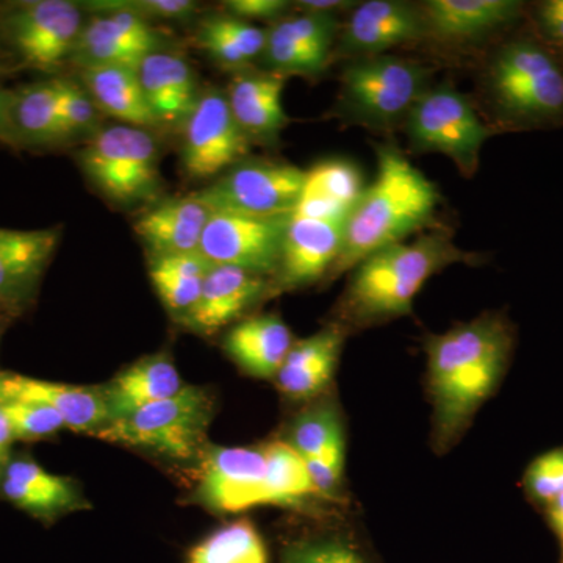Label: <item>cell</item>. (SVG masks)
Returning <instances> with one entry per match:
<instances>
[{
	"label": "cell",
	"instance_id": "6da1fadb",
	"mask_svg": "<svg viewBox=\"0 0 563 563\" xmlns=\"http://www.w3.org/2000/svg\"><path fill=\"white\" fill-rule=\"evenodd\" d=\"M514 344L512 322L501 313H485L443 335L429 336L428 390L437 453L461 440L479 407L501 384Z\"/></svg>",
	"mask_w": 563,
	"mask_h": 563
},
{
	"label": "cell",
	"instance_id": "7a4b0ae2",
	"mask_svg": "<svg viewBox=\"0 0 563 563\" xmlns=\"http://www.w3.org/2000/svg\"><path fill=\"white\" fill-rule=\"evenodd\" d=\"M376 154V177L347 218L342 251L328 274L329 280L435 220L440 206L435 185L395 144H380Z\"/></svg>",
	"mask_w": 563,
	"mask_h": 563
},
{
	"label": "cell",
	"instance_id": "3957f363",
	"mask_svg": "<svg viewBox=\"0 0 563 563\" xmlns=\"http://www.w3.org/2000/svg\"><path fill=\"white\" fill-rule=\"evenodd\" d=\"M474 258L476 255L459 250L451 233L442 229L374 252L352 269L340 303V324L368 328L406 317L412 313L415 296L426 282L454 263Z\"/></svg>",
	"mask_w": 563,
	"mask_h": 563
},
{
	"label": "cell",
	"instance_id": "277c9868",
	"mask_svg": "<svg viewBox=\"0 0 563 563\" xmlns=\"http://www.w3.org/2000/svg\"><path fill=\"white\" fill-rule=\"evenodd\" d=\"M431 69L420 63L376 55L351 63L333 113L347 124L390 131L406 124L410 111L429 90Z\"/></svg>",
	"mask_w": 563,
	"mask_h": 563
},
{
	"label": "cell",
	"instance_id": "5b68a950",
	"mask_svg": "<svg viewBox=\"0 0 563 563\" xmlns=\"http://www.w3.org/2000/svg\"><path fill=\"white\" fill-rule=\"evenodd\" d=\"M488 88L503 120L515 128L563 124V70L537 41L504 46L488 70Z\"/></svg>",
	"mask_w": 563,
	"mask_h": 563
},
{
	"label": "cell",
	"instance_id": "8992f818",
	"mask_svg": "<svg viewBox=\"0 0 563 563\" xmlns=\"http://www.w3.org/2000/svg\"><path fill=\"white\" fill-rule=\"evenodd\" d=\"M213 415V399L198 387H184L173 398L152 404L139 412L109 422L98 439L150 450L176 461H190L201 453Z\"/></svg>",
	"mask_w": 563,
	"mask_h": 563
},
{
	"label": "cell",
	"instance_id": "52a82bcc",
	"mask_svg": "<svg viewBox=\"0 0 563 563\" xmlns=\"http://www.w3.org/2000/svg\"><path fill=\"white\" fill-rule=\"evenodd\" d=\"M81 169L110 201H150L161 187L158 147L146 129L110 125L79 154Z\"/></svg>",
	"mask_w": 563,
	"mask_h": 563
},
{
	"label": "cell",
	"instance_id": "ba28073f",
	"mask_svg": "<svg viewBox=\"0 0 563 563\" xmlns=\"http://www.w3.org/2000/svg\"><path fill=\"white\" fill-rule=\"evenodd\" d=\"M404 125L412 150L446 155L465 177L479 168L481 150L493 133L468 99L450 85L429 88Z\"/></svg>",
	"mask_w": 563,
	"mask_h": 563
},
{
	"label": "cell",
	"instance_id": "9c48e42d",
	"mask_svg": "<svg viewBox=\"0 0 563 563\" xmlns=\"http://www.w3.org/2000/svg\"><path fill=\"white\" fill-rule=\"evenodd\" d=\"M84 29L77 3L31 0L0 10V36L27 68L54 73L73 57Z\"/></svg>",
	"mask_w": 563,
	"mask_h": 563
},
{
	"label": "cell",
	"instance_id": "30bf717a",
	"mask_svg": "<svg viewBox=\"0 0 563 563\" xmlns=\"http://www.w3.org/2000/svg\"><path fill=\"white\" fill-rule=\"evenodd\" d=\"M303 181L306 172L290 163L244 162L196 196L213 211L284 217L295 210Z\"/></svg>",
	"mask_w": 563,
	"mask_h": 563
},
{
	"label": "cell",
	"instance_id": "8fae6325",
	"mask_svg": "<svg viewBox=\"0 0 563 563\" xmlns=\"http://www.w3.org/2000/svg\"><path fill=\"white\" fill-rule=\"evenodd\" d=\"M290 217H250L213 211L199 252L213 266H233L265 279L276 277Z\"/></svg>",
	"mask_w": 563,
	"mask_h": 563
},
{
	"label": "cell",
	"instance_id": "7c38bea8",
	"mask_svg": "<svg viewBox=\"0 0 563 563\" xmlns=\"http://www.w3.org/2000/svg\"><path fill=\"white\" fill-rule=\"evenodd\" d=\"M251 143L233 118L225 95L209 91L185 120L181 166L195 179H210L242 163Z\"/></svg>",
	"mask_w": 563,
	"mask_h": 563
},
{
	"label": "cell",
	"instance_id": "4fadbf2b",
	"mask_svg": "<svg viewBox=\"0 0 563 563\" xmlns=\"http://www.w3.org/2000/svg\"><path fill=\"white\" fill-rule=\"evenodd\" d=\"M109 13L92 18L81 29L73 57L84 68L120 66L139 70L141 63L161 51V38L146 18L121 3H98Z\"/></svg>",
	"mask_w": 563,
	"mask_h": 563
},
{
	"label": "cell",
	"instance_id": "5bb4252c",
	"mask_svg": "<svg viewBox=\"0 0 563 563\" xmlns=\"http://www.w3.org/2000/svg\"><path fill=\"white\" fill-rule=\"evenodd\" d=\"M195 496L217 514H240L268 504L263 448H211Z\"/></svg>",
	"mask_w": 563,
	"mask_h": 563
},
{
	"label": "cell",
	"instance_id": "9a60e30c",
	"mask_svg": "<svg viewBox=\"0 0 563 563\" xmlns=\"http://www.w3.org/2000/svg\"><path fill=\"white\" fill-rule=\"evenodd\" d=\"M339 27L333 14L284 18L266 31L265 60L282 76H314L331 60Z\"/></svg>",
	"mask_w": 563,
	"mask_h": 563
},
{
	"label": "cell",
	"instance_id": "2e32d148",
	"mask_svg": "<svg viewBox=\"0 0 563 563\" xmlns=\"http://www.w3.org/2000/svg\"><path fill=\"white\" fill-rule=\"evenodd\" d=\"M428 35L421 7L399 0H369L352 11L340 36L344 54L376 57Z\"/></svg>",
	"mask_w": 563,
	"mask_h": 563
},
{
	"label": "cell",
	"instance_id": "e0dca14e",
	"mask_svg": "<svg viewBox=\"0 0 563 563\" xmlns=\"http://www.w3.org/2000/svg\"><path fill=\"white\" fill-rule=\"evenodd\" d=\"M58 242V229L14 231L0 228V299L18 314L35 299Z\"/></svg>",
	"mask_w": 563,
	"mask_h": 563
},
{
	"label": "cell",
	"instance_id": "ac0fdd59",
	"mask_svg": "<svg viewBox=\"0 0 563 563\" xmlns=\"http://www.w3.org/2000/svg\"><path fill=\"white\" fill-rule=\"evenodd\" d=\"M344 225L290 217L276 274L280 290L307 287L331 273L342 251Z\"/></svg>",
	"mask_w": 563,
	"mask_h": 563
},
{
	"label": "cell",
	"instance_id": "d6986e66",
	"mask_svg": "<svg viewBox=\"0 0 563 563\" xmlns=\"http://www.w3.org/2000/svg\"><path fill=\"white\" fill-rule=\"evenodd\" d=\"M0 496L44 523L84 507L73 481L47 472L29 455L10 459L0 477Z\"/></svg>",
	"mask_w": 563,
	"mask_h": 563
},
{
	"label": "cell",
	"instance_id": "ffe728a7",
	"mask_svg": "<svg viewBox=\"0 0 563 563\" xmlns=\"http://www.w3.org/2000/svg\"><path fill=\"white\" fill-rule=\"evenodd\" d=\"M269 282L233 266H211L198 302L184 320L196 332L217 333L269 295Z\"/></svg>",
	"mask_w": 563,
	"mask_h": 563
},
{
	"label": "cell",
	"instance_id": "44dd1931",
	"mask_svg": "<svg viewBox=\"0 0 563 563\" xmlns=\"http://www.w3.org/2000/svg\"><path fill=\"white\" fill-rule=\"evenodd\" d=\"M518 0H429L421 7L428 33L465 43L509 27L523 16Z\"/></svg>",
	"mask_w": 563,
	"mask_h": 563
},
{
	"label": "cell",
	"instance_id": "7402d4cb",
	"mask_svg": "<svg viewBox=\"0 0 563 563\" xmlns=\"http://www.w3.org/2000/svg\"><path fill=\"white\" fill-rule=\"evenodd\" d=\"M211 213L213 209L196 195L168 199L141 214L135 232L152 257L192 254L199 252Z\"/></svg>",
	"mask_w": 563,
	"mask_h": 563
},
{
	"label": "cell",
	"instance_id": "603a6c76",
	"mask_svg": "<svg viewBox=\"0 0 563 563\" xmlns=\"http://www.w3.org/2000/svg\"><path fill=\"white\" fill-rule=\"evenodd\" d=\"M0 393L36 399L57 410L66 428L95 435L110 422L102 387L49 383L14 373H0Z\"/></svg>",
	"mask_w": 563,
	"mask_h": 563
},
{
	"label": "cell",
	"instance_id": "cb8c5ba5",
	"mask_svg": "<svg viewBox=\"0 0 563 563\" xmlns=\"http://www.w3.org/2000/svg\"><path fill=\"white\" fill-rule=\"evenodd\" d=\"M285 80L287 76L266 70L236 74L229 85V107L251 141H274L290 122L282 106Z\"/></svg>",
	"mask_w": 563,
	"mask_h": 563
},
{
	"label": "cell",
	"instance_id": "d4e9b609",
	"mask_svg": "<svg viewBox=\"0 0 563 563\" xmlns=\"http://www.w3.org/2000/svg\"><path fill=\"white\" fill-rule=\"evenodd\" d=\"M346 328L336 322L309 339L292 344L276 376L280 393L291 399L320 395L332 383Z\"/></svg>",
	"mask_w": 563,
	"mask_h": 563
},
{
	"label": "cell",
	"instance_id": "484cf974",
	"mask_svg": "<svg viewBox=\"0 0 563 563\" xmlns=\"http://www.w3.org/2000/svg\"><path fill=\"white\" fill-rule=\"evenodd\" d=\"M184 384L172 358L165 354L150 355L102 385L109 407L110 422L139 412L152 404L165 401L181 391Z\"/></svg>",
	"mask_w": 563,
	"mask_h": 563
},
{
	"label": "cell",
	"instance_id": "4316f807",
	"mask_svg": "<svg viewBox=\"0 0 563 563\" xmlns=\"http://www.w3.org/2000/svg\"><path fill=\"white\" fill-rule=\"evenodd\" d=\"M139 77L157 122L177 124L190 117L199 95L195 73L184 58L155 52L141 63Z\"/></svg>",
	"mask_w": 563,
	"mask_h": 563
},
{
	"label": "cell",
	"instance_id": "83f0119b",
	"mask_svg": "<svg viewBox=\"0 0 563 563\" xmlns=\"http://www.w3.org/2000/svg\"><path fill=\"white\" fill-rule=\"evenodd\" d=\"M291 331L276 314H258L233 325L224 347L251 376L276 377L292 347Z\"/></svg>",
	"mask_w": 563,
	"mask_h": 563
},
{
	"label": "cell",
	"instance_id": "f1b7e54d",
	"mask_svg": "<svg viewBox=\"0 0 563 563\" xmlns=\"http://www.w3.org/2000/svg\"><path fill=\"white\" fill-rule=\"evenodd\" d=\"M84 84L96 107L132 128L150 129L158 124L144 98L139 70L120 66L84 68Z\"/></svg>",
	"mask_w": 563,
	"mask_h": 563
},
{
	"label": "cell",
	"instance_id": "f546056e",
	"mask_svg": "<svg viewBox=\"0 0 563 563\" xmlns=\"http://www.w3.org/2000/svg\"><path fill=\"white\" fill-rule=\"evenodd\" d=\"M11 129L16 144L62 143L60 81H35L11 91Z\"/></svg>",
	"mask_w": 563,
	"mask_h": 563
},
{
	"label": "cell",
	"instance_id": "4dcf8cb0",
	"mask_svg": "<svg viewBox=\"0 0 563 563\" xmlns=\"http://www.w3.org/2000/svg\"><path fill=\"white\" fill-rule=\"evenodd\" d=\"M211 263L201 252L152 258L150 276L166 309L185 318L198 302Z\"/></svg>",
	"mask_w": 563,
	"mask_h": 563
},
{
	"label": "cell",
	"instance_id": "1f68e13d",
	"mask_svg": "<svg viewBox=\"0 0 563 563\" xmlns=\"http://www.w3.org/2000/svg\"><path fill=\"white\" fill-rule=\"evenodd\" d=\"M266 462L268 504L295 507L318 495L306 461L287 442H273L263 448Z\"/></svg>",
	"mask_w": 563,
	"mask_h": 563
},
{
	"label": "cell",
	"instance_id": "d6a6232c",
	"mask_svg": "<svg viewBox=\"0 0 563 563\" xmlns=\"http://www.w3.org/2000/svg\"><path fill=\"white\" fill-rule=\"evenodd\" d=\"M187 563H268V551L250 520L222 526L195 544Z\"/></svg>",
	"mask_w": 563,
	"mask_h": 563
},
{
	"label": "cell",
	"instance_id": "836d02e7",
	"mask_svg": "<svg viewBox=\"0 0 563 563\" xmlns=\"http://www.w3.org/2000/svg\"><path fill=\"white\" fill-rule=\"evenodd\" d=\"M0 404L10 422L14 442L47 440L66 428L57 410L36 399L0 393Z\"/></svg>",
	"mask_w": 563,
	"mask_h": 563
},
{
	"label": "cell",
	"instance_id": "e575fe53",
	"mask_svg": "<svg viewBox=\"0 0 563 563\" xmlns=\"http://www.w3.org/2000/svg\"><path fill=\"white\" fill-rule=\"evenodd\" d=\"M365 188L361 172L352 163L328 161L306 172L302 191L320 196L352 211Z\"/></svg>",
	"mask_w": 563,
	"mask_h": 563
},
{
	"label": "cell",
	"instance_id": "d590c367",
	"mask_svg": "<svg viewBox=\"0 0 563 563\" xmlns=\"http://www.w3.org/2000/svg\"><path fill=\"white\" fill-rule=\"evenodd\" d=\"M288 443L298 451L303 461L325 453L335 444L344 443L343 424L336 407L322 404L301 415L292 424Z\"/></svg>",
	"mask_w": 563,
	"mask_h": 563
},
{
	"label": "cell",
	"instance_id": "8d00e7d4",
	"mask_svg": "<svg viewBox=\"0 0 563 563\" xmlns=\"http://www.w3.org/2000/svg\"><path fill=\"white\" fill-rule=\"evenodd\" d=\"M280 563H372L350 537L328 536L288 544Z\"/></svg>",
	"mask_w": 563,
	"mask_h": 563
},
{
	"label": "cell",
	"instance_id": "74e56055",
	"mask_svg": "<svg viewBox=\"0 0 563 563\" xmlns=\"http://www.w3.org/2000/svg\"><path fill=\"white\" fill-rule=\"evenodd\" d=\"M523 490L526 498L540 510L563 495V446L529 463L523 476Z\"/></svg>",
	"mask_w": 563,
	"mask_h": 563
},
{
	"label": "cell",
	"instance_id": "f35d334b",
	"mask_svg": "<svg viewBox=\"0 0 563 563\" xmlns=\"http://www.w3.org/2000/svg\"><path fill=\"white\" fill-rule=\"evenodd\" d=\"M60 81V117L63 140L90 131L98 120V107L87 90L74 80Z\"/></svg>",
	"mask_w": 563,
	"mask_h": 563
},
{
	"label": "cell",
	"instance_id": "ab89813d",
	"mask_svg": "<svg viewBox=\"0 0 563 563\" xmlns=\"http://www.w3.org/2000/svg\"><path fill=\"white\" fill-rule=\"evenodd\" d=\"M344 463V443L335 444L317 457L307 459L310 479L320 496H333L342 483Z\"/></svg>",
	"mask_w": 563,
	"mask_h": 563
},
{
	"label": "cell",
	"instance_id": "60d3db41",
	"mask_svg": "<svg viewBox=\"0 0 563 563\" xmlns=\"http://www.w3.org/2000/svg\"><path fill=\"white\" fill-rule=\"evenodd\" d=\"M199 38H201L199 41H201L203 49L209 52L211 57L220 62L221 65L229 66V68H243L252 62L250 55L235 41L217 31L209 21L203 22Z\"/></svg>",
	"mask_w": 563,
	"mask_h": 563
},
{
	"label": "cell",
	"instance_id": "b9f144b4",
	"mask_svg": "<svg viewBox=\"0 0 563 563\" xmlns=\"http://www.w3.org/2000/svg\"><path fill=\"white\" fill-rule=\"evenodd\" d=\"M533 24L547 46L563 51V0H547L533 9ZM544 46V47H547Z\"/></svg>",
	"mask_w": 563,
	"mask_h": 563
},
{
	"label": "cell",
	"instance_id": "7bdbcfd3",
	"mask_svg": "<svg viewBox=\"0 0 563 563\" xmlns=\"http://www.w3.org/2000/svg\"><path fill=\"white\" fill-rule=\"evenodd\" d=\"M125 9L135 11L141 16L158 18V20H187L195 13L198 5L191 0H143V2H122Z\"/></svg>",
	"mask_w": 563,
	"mask_h": 563
},
{
	"label": "cell",
	"instance_id": "ee69618b",
	"mask_svg": "<svg viewBox=\"0 0 563 563\" xmlns=\"http://www.w3.org/2000/svg\"><path fill=\"white\" fill-rule=\"evenodd\" d=\"M232 16L243 21H273L279 20L282 14L290 9L285 0H231L225 3Z\"/></svg>",
	"mask_w": 563,
	"mask_h": 563
},
{
	"label": "cell",
	"instance_id": "f6af8a7d",
	"mask_svg": "<svg viewBox=\"0 0 563 563\" xmlns=\"http://www.w3.org/2000/svg\"><path fill=\"white\" fill-rule=\"evenodd\" d=\"M11 91L0 88V141L16 146L14 141L13 129H11Z\"/></svg>",
	"mask_w": 563,
	"mask_h": 563
},
{
	"label": "cell",
	"instance_id": "bcb514c9",
	"mask_svg": "<svg viewBox=\"0 0 563 563\" xmlns=\"http://www.w3.org/2000/svg\"><path fill=\"white\" fill-rule=\"evenodd\" d=\"M14 443L13 432H11L10 422L3 412L2 404H0V477L3 470L9 465L11 459V444Z\"/></svg>",
	"mask_w": 563,
	"mask_h": 563
},
{
	"label": "cell",
	"instance_id": "7dc6e473",
	"mask_svg": "<svg viewBox=\"0 0 563 563\" xmlns=\"http://www.w3.org/2000/svg\"><path fill=\"white\" fill-rule=\"evenodd\" d=\"M303 13L333 14L335 11L352 9L354 2L344 0H303L298 3Z\"/></svg>",
	"mask_w": 563,
	"mask_h": 563
},
{
	"label": "cell",
	"instance_id": "c3c4849f",
	"mask_svg": "<svg viewBox=\"0 0 563 563\" xmlns=\"http://www.w3.org/2000/svg\"><path fill=\"white\" fill-rule=\"evenodd\" d=\"M547 523L553 529L555 536H561L563 532V495L558 496L542 510Z\"/></svg>",
	"mask_w": 563,
	"mask_h": 563
},
{
	"label": "cell",
	"instance_id": "681fc988",
	"mask_svg": "<svg viewBox=\"0 0 563 563\" xmlns=\"http://www.w3.org/2000/svg\"><path fill=\"white\" fill-rule=\"evenodd\" d=\"M0 317L14 318L18 317V313L14 312L13 309H11L9 303L3 302L2 299H0Z\"/></svg>",
	"mask_w": 563,
	"mask_h": 563
},
{
	"label": "cell",
	"instance_id": "f907efd6",
	"mask_svg": "<svg viewBox=\"0 0 563 563\" xmlns=\"http://www.w3.org/2000/svg\"><path fill=\"white\" fill-rule=\"evenodd\" d=\"M11 318L9 317H0V335H2L3 329H5L7 322H9Z\"/></svg>",
	"mask_w": 563,
	"mask_h": 563
},
{
	"label": "cell",
	"instance_id": "816d5d0a",
	"mask_svg": "<svg viewBox=\"0 0 563 563\" xmlns=\"http://www.w3.org/2000/svg\"><path fill=\"white\" fill-rule=\"evenodd\" d=\"M559 540H561V563H563V532L559 536Z\"/></svg>",
	"mask_w": 563,
	"mask_h": 563
},
{
	"label": "cell",
	"instance_id": "f5cc1de1",
	"mask_svg": "<svg viewBox=\"0 0 563 563\" xmlns=\"http://www.w3.org/2000/svg\"><path fill=\"white\" fill-rule=\"evenodd\" d=\"M5 70H7L5 66H3V63L0 62V74L5 73Z\"/></svg>",
	"mask_w": 563,
	"mask_h": 563
}]
</instances>
